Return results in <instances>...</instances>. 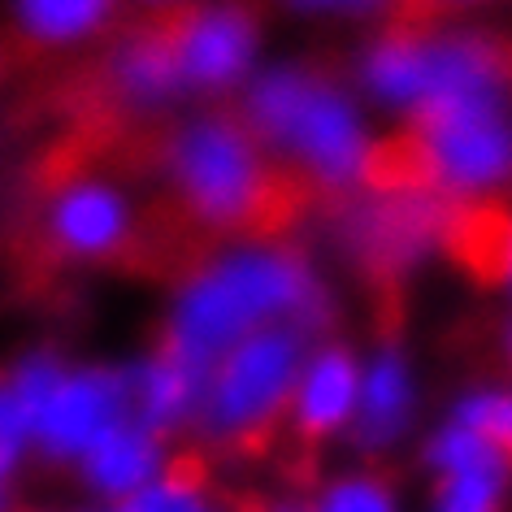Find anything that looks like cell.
<instances>
[{"label": "cell", "mask_w": 512, "mask_h": 512, "mask_svg": "<svg viewBox=\"0 0 512 512\" xmlns=\"http://www.w3.org/2000/svg\"><path fill=\"white\" fill-rule=\"evenodd\" d=\"M122 152L148 157V170L165 178L174 209L165 230L196 256H209V239H287L313 209L304 187L278 170L226 109L165 131H135Z\"/></svg>", "instance_id": "6da1fadb"}, {"label": "cell", "mask_w": 512, "mask_h": 512, "mask_svg": "<svg viewBox=\"0 0 512 512\" xmlns=\"http://www.w3.org/2000/svg\"><path fill=\"white\" fill-rule=\"evenodd\" d=\"M317 317H326V300L296 243H243L235 252L204 256L178 278V300L161 352L196 374L204 387L209 365L230 343L278 322L309 330Z\"/></svg>", "instance_id": "7a4b0ae2"}, {"label": "cell", "mask_w": 512, "mask_h": 512, "mask_svg": "<svg viewBox=\"0 0 512 512\" xmlns=\"http://www.w3.org/2000/svg\"><path fill=\"white\" fill-rule=\"evenodd\" d=\"M304 369V330L278 322L230 343L204 374L200 413L217 443L235 452H261L283 430L296 378Z\"/></svg>", "instance_id": "3957f363"}, {"label": "cell", "mask_w": 512, "mask_h": 512, "mask_svg": "<svg viewBox=\"0 0 512 512\" xmlns=\"http://www.w3.org/2000/svg\"><path fill=\"white\" fill-rule=\"evenodd\" d=\"M165 48L174 57L183 92H226L239 83L256 53V18L243 5H165L152 9Z\"/></svg>", "instance_id": "277c9868"}, {"label": "cell", "mask_w": 512, "mask_h": 512, "mask_svg": "<svg viewBox=\"0 0 512 512\" xmlns=\"http://www.w3.org/2000/svg\"><path fill=\"white\" fill-rule=\"evenodd\" d=\"M126 417V378L87 369V374H61L53 391L27 421V434L40 439L48 456H79L109 421Z\"/></svg>", "instance_id": "5b68a950"}, {"label": "cell", "mask_w": 512, "mask_h": 512, "mask_svg": "<svg viewBox=\"0 0 512 512\" xmlns=\"http://www.w3.org/2000/svg\"><path fill=\"white\" fill-rule=\"evenodd\" d=\"M83 478L96 486L105 499H122L135 495L139 486H148L161 469V439L148 434L144 426H135L131 417L109 421L92 443L79 452Z\"/></svg>", "instance_id": "8992f818"}, {"label": "cell", "mask_w": 512, "mask_h": 512, "mask_svg": "<svg viewBox=\"0 0 512 512\" xmlns=\"http://www.w3.org/2000/svg\"><path fill=\"white\" fill-rule=\"evenodd\" d=\"M356 395H361L356 361L343 348H322L300 369L296 395H291V421H296L300 439L317 443L326 434H335L352 417Z\"/></svg>", "instance_id": "52a82bcc"}, {"label": "cell", "mask_w": 512, "mask_h": 512, "mask_svg": "<svg viewBox=\"0 0 512 512\" xmlns=\"http://www.w3.org/2000/svg\"><path fill=\"white\" fill-rule=\"evenodd\" d=\"M430 27H408L395 22L369 44V53L361 61V79L378 100L391 105H408L413 109L426 96V79H430Z\"/></svg>", "instance_id": "ba28073f"}, {"label": "cell", "mask_w": 512, "mask_h": 512, "mask_svg": "<svg viewBox=\"0 0 512 512\" xmlns=\"http://www.w3.org/2000/svg\"><path fill=\"white\" fill-rule=\"evenodd\" d=\"M118 0H14L22 53H53L100 31Z\"/></svg>", "instance_id": "9c48e42d"}, {"label": "cell", "mask_w": 512, "mask_h": 512, "mask_svg": "<svg viewBox=\"0 0 512 512\" xmlns=\"http://www.w3.org/2000/svg\"><path fill=\"white\" fill-rule=\"evenodd\" d=\"M408 413H413V382L395 352H382L378 365L369 369L361 408H356L352 434L361 447H391V439L404 430Z\"/></svg>", "instance_id": "30bf717a"}, {"label": "cell", "mask_w": 512, "mask_h": 512, "mask_svg": "<svg viewBox=\"0 0 512 512\" xmlns=\"http://www.w3.org/2000/svg\"><path fill=\"white\" fill-rule=\"evenodd\" d=\"M504 473H508V456H486L473 460V465L447 469L434 512H499Z\"/></svg>", "instance_id": "8fae6325"}, {"label": "cell", "mask_w": 512, "mask_h": 512, "mask_svg": "<svg viewBox=\"0 0 512 512\" xmlns=\"http://www.w3.org/2000/svg\"><path fill=\"white\" fill-rule=\"evenodd\" d=\"M452 426L478 434V439L495 443V447H508V434H512V413H508V395L504 391H482V395H469L465 404L456 408V421Z\"/></svg>", "instance_id": "7c38bea8"}, {"label": "cell", "mask_w": 512, "mask_h": 512, "mask_svg": "<svg viewBox=\"0 0 512 512\" xmlns=\"http://www.w3.org/2000/svg\"><path fill=\"white\" fill-rule=\"evenodd\" d=\"M313 512H395V504H391V495H387V486L382 482L348 478V482L330 486L322 508H313Z\"/></svg>", "instance_id": "4fadbf2b"}, {"label": "cell", "mask_w": 512, "mask_h": 512, "mask_svg": "<svg viewBox=\"0 0 512 512\" xmlns=\"http://www.w3.org/2000/svg\"><path fill=\"white\" fill-rule=\"evenodd\" d=\"M469 5V0H395V22H408V27H430L434 18L452 14V9Z\"/></svg>", "instance_id": "5bb4252c"}, {"label": "cell", "mask_w": 512, "mask_h": 512, "mask_svg": "<svg viewBox=\"0 0 512 512\" xmlns=\"http://www.w3.org/2000/svg\"><path fill=\"white\" fill-rule=\"evenodd\" d=\"M291 5H300V9H369V5H378V0H291Z\"/></svg>", "instance_id": "9a60e30c"}, {"label": "cell", "mask_w": 512, "mask_h": 512, "mask_svg": "<svg viewBox=\"0 0 512 512\" xmlns=\"http://www.w3.org/2000/svg\"><path fill=\"white\" fill-rule=\"evenodd\" d=\"M144 5H152V9H165V5H178V0H144Z\"/></svg>", "instance_id": "2e32d148"}]
</instances>
